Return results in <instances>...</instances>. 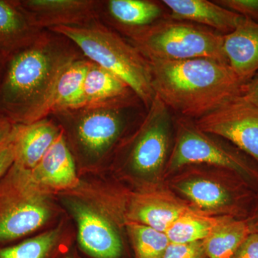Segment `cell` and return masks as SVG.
I'll return each instance as SVG.
<instances>
[{
	"label": "cell",
	"instance_id": "8992f818",
	"mask_svg": "<svg viewBox=\"0 0 258 258\" xmlns=\"http://www.w3.org/2000/svg\"><path fill=\"white\" fill-rule=\"evenodd\" d=\"M31 171L13 164L0 180V243L22 238L48 220L50 206Z\"/></svg>",
	"mask_w": 258,
	"mask_h": 258
},
{
	"label": "cell",
	"instance_id": "603a6c76",
	"mask_svg": "<svg viewBox=\"0 0 258 258\" xmlns=\"http://www.w3.org/2000/svg\"><path fill=\"white\" fill-rule=\"evenodd\" d=\"M222 218L208 216L189 209L169 227L165 233L171 243L200 242L210 235Z\"/></svg>",
	"mask_w": 258,
	"mask_h": 258
},
{
	"label": "cell",
	"instance_id": "d6a6232c",
	"mask_svg": "<svg viewBox=\"0 0 258 258\" xmlns=\"http://www.w3.org/2000/svg\"><path fill=\"white\" fill-rule=\"evenodd\" d=\"M3 66H4V61L0 57V77H1L2 73H3Z\"/></svg>",
	"mask_w": 258,
	"mask_h": 258
},
{
	"label": "cell",
	"instance_id": "f546056e",
	"mask_svg": "<svg viewBox=\"0 0 258 258\" xmlns=\"http://www.w3.org/2000/svg\"><path fill=\"white\" fill-rule=\"evenodd\" d=\"M241 96L246 101L258 106V74L244 84Z\"/></svg>",
	"mask_w": 258,
	"mask_h": 258
},
{
	"label": "cell",
	"instance_id": "e0dca14e",
	"mask_svg": "<svg viewBox=\"0 0 258 258\" xmlns=\"http://www.w3.org/2000/svg\"><path fill=\"white\" fill-rule=\"evenodd\" d=\"M42 31L32 25L18 0H0V57L4 62L33 43Z\"/></svg>",
	"mask_w": 258,
	"mask_h": 258
},
{
	"label": "cell",
	"instance_id": "4316f807",
	"mask_svg": "<svg viewBox=\"0 0 258 258\" xmlns=\"http://www.w3.org/2000/svg\"><path fill=\"white\" fill-rule=\"evenodd\" d=\"M163 258H208L203 241L187 244L170 243Z\"/></svg>",
	"mask_w": 258,
	"mask_h": 258
},
{
	"label": "cell",
	"instance_id": "5bb4252c",
	"mask_svg": "<svg viewBox=\"0 0 258 258\" xmlns=\"http://www.w3.org/2000/svg\"><path fill=\"white\" fill-rule=\"evenodd\" d=\"M61 133L60 125L50 116L28 124H16L15 164L32 171Z\"/></svg>",
	"mask_w": 258,
	"mask_h": 258
},
{
	"label": "cell",
	"instance_id": "44dd1931",
	"mask_svg": "<svg viewBox=\"0 0 258 258\" xmlns=\"http://www.w3.org/2000/svg\"><path fill=\"white\" fill-rule=\"evenodd\" d=\"M91 61L86 57L68 64L57 78L45 108V118L57 111L74 109L82 103L83 86Z\"/></svg>",
	"mask_w": 258,
	"mask_h": 258
},
{
	"label": "cell",
	"instance_id": "9a60e30c",
	"mask_svg": "<svg viewBox=\"0 0 258 258\" xmlns=\"http://www.w3.org/2000/svg\"><path fill=\"white\" fill-rule=\"evenodd\" d=\"M223 48L231 69L248 82L258 72V23L242 17L233 31L223 35Z\"/></svg>",
	"mask_w": 258,
	"mask_h": 258
},
{
	"label": "cell",
	"instance_id": "3957f363",
	"mask_svg": "<svg viewBox=\"0 0 258 258\" xmlns=\"http://www.w3.org/2000/svg\"><path fill=\"white\" fill-rule=\"evenodd\" d=\"M71 40L87 60L118 76L130 86L146 109L155 94L149 61L120 34L101 20L81 26L50 29Z\"/></svg>",
	"mask_w": 258,
	"mask_h": 258
},
{
	"label": "cell",
	"instance_id": "f1b7e54d",
	"mask_svg": "<svg viewBox=\"0 0 258 258\" xmlns=\"http://www.w3.org/2000/svg\"><path fill=\"white\" fill-rule=\"evenodd\" d=\"M233 258H258V232H250Z\"/></svg>",
	"mask_w": 258,
	"mask_h": 258
},
{
	"label": "cell",
	"instance_id": "8fae6325",
	"mask_svg": "<svg viewBox=\"0 0 258 258\" xmlns=\"http://www.w3.org/2000/svg\"><path fill=\"white\" fill-rule=\"evenodd\" d=\"M79 227L82 248L95 258H119L123 247L119 236L101 215L81 203L71 204Z\"/></svg>",
	"mask_w": 258,
	"mask_h": 258
},
{
	"label": "cell",
	"instance_id": "2e32d148",
	"mask_svg": "<svg viewBox=\"0 0 258 258\" xmlns=\"http://www.w3.org/2000/svg\"><path fill=\"white\" fill-rule=\"evenodd\" d=\"M142 103L133 90L118 76L91 62L81 107H101Z\"/></svg>",
	"mask_w": 258,
	"mask_h": 258
},
{
	"label": "cell",
	"instance_id": "30bf717a",
	"mask_svg": "<svg viewBox=\"0 0 258 258\" xmlns=\"http://www.w3.org/2000/svg\"><path fill=\"white\" fill-rule=\"evenodd\" d=\"M34 26L41 30L81 26L100 20L98 0H18Z\"/></svg>",
	"mask_w": 258,
	"mask_h": 258
},
{
	"label": "cell",
	"instance_id": "4dcf8cb0",
	"mask_svg": "<svg viewBox=\"0 0 258 258\" xmlns=\"http://www.w3.org/2000/svg\"><path fill=\"white\" fill-rule=\"evenodd\" d=\"M15 125L6 117L0 115V146L8 140L14 132Z\"/></svg>",
	"mask_w": 258,
	"mask_h": 258
},
{
	"label": "cell",
	"instance_id": "7a4b0ae2",
	"mask_svg": "<svg viewBox=\"0 0 258 258\" xmlns=\"http://www.w3.org/2000/svg\"><path fill=\"white\" fill-rule=\"evenodd\" d=\"M149 63L154 94L181 117L198 120L242 94L244 83L226 62L198 57Z\"/></svg>",
	"mask_w": 258,
	"mask_h": 258
},
{
	"label": "cell",
	"instance_id": "ffe728a7",
	"mask_svg": "<svg viewBox=\"0 0 258 258\" xmlns=\"http://www.w3.org/2000/svg\"><path fill=\"white\" fill-rule=\"evenodd\" d=\"M189 209L171 195L154 192L137 197L131 212L132 218L135 220L134 222L166 232Z\"/></svg>",
	"mask_w": 258,
	"mask_h": 258
},
{
	"label": "cell",
	"instance_id": "1f68e13d",
	"mask_svg": "<svg viewBox=\"0 0 258 258\" xmlns=\"http://www.w3.org/2000/svg\"><path fill=\"white\" fill-rule=\"evenodd\" d=\"M246 221L248 224L251 232H258V206L251 220H246Z\"/></svg>",
	"mask_w": 258,
	"mask_h": 258
},
{
	"label": "cell",
	"instance_id": "4fadbf2b",
	"mask_svg": "<svg viewBox=\"0 0 258 258\" xmlns=\"http://www.w3.org/2000/svg\"><path fill=\"white\" fill-rule=\"evenodd\" d=\"M169 18L189 22L211 29L225 35L233 31L242 18L215 1L208 0H163Z\"/></svg>",
	"mask_w": 258,
	"mask_h": 258
},
{
	"label": "cell",
	"instance_id": "7c38bea8",
	"mask_svg": "<svg viewBox=\"0 0 258 258\" xmlns=\"http://www.w3.org/2000/svg\"><path fill=\"white\" fill-rule=\"evenodd\" d=\"M161 2L152 0L101 1L100 20L123 36L167 16Z\"/></svg>",
	"mask_w": 258,
	"mask_h": 258
},
{
	"label": "cell",
	"instance_id": "cb8c5ba5",
	"mask_svg": "<svg viewBox=\"0 0 258 258\" xmlns=\"http://www.w3.org/2000/svg\"><path fill=\"white\" fill-rule=\"evenodd\" d=\"M137 258H163L171 242L165 232L143 224L132 222L128 225Z\"/></svg>",
	"mask_w": 258,
	"mask_h": 258
},
{
	"label": "cell",
	"instance_id": "6da1fadb",
	"mask_svg": "<svg viewBox=\"0 0 258 258\" xmlns=\"http://www.w3.org/2000/svg\"><path fill=\"white\" fill-rule=\"evenodd\" d=\"M83 57L66 37L42 31L33 43L5 61L0 77V115L15 124L45 118L57 78L68 64Z\"/></svg>",
	"mask_w": 258,
	"mask_h": 258
},
{
	"label": "cell",
	"instance_id": "5b68a950",
	"mask_svg": "<svg viewBox=\"0 0 258 258\" xmlns=\"http://www.w3.org/2000/svg\"><path fill=\"white\" fill-rule=\"evenodd\" d=\"M124 37L149 61L209 57L228 63L224 52L223 35L168 16Z\"/></svg>",
	"mask_w": 258,
	"mask_h": 258
},
{
	"label": "cell",
	"instance_id": "ba28073f",
	"mask_svg": "<svg viewBox=\"0 0 258 258\" xmlns=\"http://www.w3.org/2000/svg\"><path fill=\"white\" fill-rule=\"evenodd\" d=\"M171 113L155 96L128 144L126 161L134 172L154 175L168 162L174 125Z\"/></svg>",
	"mask_w": 258,
	"mask_h": 258
},
{
	"label": "cell",
	"instance_id": "9c48e42d",
	"mask_svg": "<svg viewBox=\"0 0 258 258\" xmlns=\"http://www.w3.org/2000/svg\"><path fill=\"white\" fill-rule=\"evenodd\" d=\"M207 133L225 139L258 164V106L238 96L196 120Z\"/></svg>",
	"mask_w": 258,
	"mask_h": 258
},
{
	"label": "cell",
	"instance_id": "277c9868",
	"mask_svg": "<svg viewBox=\"0 0 258 258\" xmlns=\"http://www.w3.org/2000/svg\"><path fill=\"white\" fill-rule=\"evenodd\" d=\"M143 103L81 107L50 115L60 125L71 153L98 161L114 147L131 120L142 114ZM146 109V108H145Z\"/></svg>",
	"mask_w": 258,
	"mask_h": 258
},
{
	"label": "cell",
	"instance_id": "d6986e66",
	"mask_svg": "<svg viewBox=\"0 0 258 258\" xmlns=\"http://www.w3.org/2000/svg\"><path fill=\"white\" fill-rule=\"evenodd\" d=\"M31 174L37 184L44 187L64 189L76 184L75 159L62 131Z\"/></svg>",
	"mask_w": 258,
	"mask_h": 258
},
{
	"label": "cell",
	"instance_id": "7402d4cb",
	"mask_svg": "<svg viewBox=\"0 0 258 258\" xmlns=\"http://www.w3.org/2000/svg\"><path fill=\"white\" fill-rule=\"evenodd\" d=\"M250 232L246 220L222 217L213 232L203 241L207 257L233 258Z\"/></svg>",
	"mask_w": 258,
	"mask_h": 258
},
{
	"label": "cell",
	"instance_id": "ac0fdd59",
	"mask_svg": "<svg viewBox=\"0 0 258 258\" xmlns=\"http://www.w3.org/2000/svg\"><path fill=\"white\" fill-rule=\"evenodd\" d=\"M176 189L195 205L209 211L227 210L244 212L242 204L246 195L242 189H229L212 180L196 178L180 181Z\"/></svg>",
	"mask_w": 258,
	"mask_h": 258
},
{
	"label": "cell",
	"instance_id": "83f0119b",
	"mask_svg": "<svg viewBox=\"0 0 258 258\" xmlns=\"http://www.w3.org/2000/svg\"><path fill=\"white\" fill-rule=\"evenodd\" d=\"M14 132L8 140L0 146V180L8 172L15 162V152L14 139H13Z\"/></svg>",
	"mask_w": 258,
	"mask_h": 258
},
{
	"label": "cell",
	"instance_id": "52a82bcc",
	"mask_svg": "<svg viewBox=\"0 0 258 258\" xmlns=\"http://www.w3.org/2000/svg\"><path fill=\"white\" fill-rule=\"evenodd\" d=\"M175 125V142L166 164L169 172L191 164H210L227 169L247 181L258 182L255 161L238 148L203 132L193 119L180 117Z\"/></svg>",
	"mask_w": 258,
	"mask_h": 258
},
{
	"label": "cell",
	"instance_id": "836d02e7",
	"mask_svg": "<svg viewBox=\"0 0 258 258\" xmlns=\"http://www.w3.org/2000/svg\"><path fill=\"white\" fill-rule=\"evenodd\" d=\"M66 258H71V257H66Z\"/></svg>",
	"mask_w": 258,
	"mask_h": 258
},
{
	"label": "cell",
	"instance_id": "d4e9b609",
	"mask_svg": "<svg viewBox=\"0 0 258 258\" xmlns=\"http://www.w3.org/2000/svg\"><path fill=\"white\" fill-rule=\"evenodd\" d=\"M57 236V231H49L15 245L0 247V258H47L55 247Z\"/></svg>",
	"mask_w": 258,
	"mask_h": 258
},
{
	"label": "cell",
	"instance_id": "484cf974",
	"mask_svg": "<svg viewBox=\"0 0 258 258\" xmlns=\"http://www.w3.org/2000/svg\"><path fill=\"white\" fill-rule=\"evenodd\" d=\"M215 3L258 23V0H215Z\"/></svg>",
	"mask_w": 258,
	"mask_h": 258
}]
</instances>
